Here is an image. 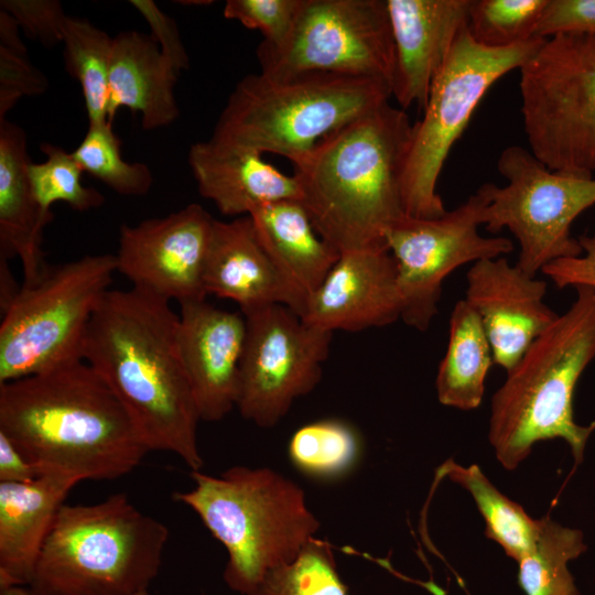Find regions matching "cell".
Here are the masks:
<instances>
[{
    "instance_id": "obj_23",
    "label": "cell",
    "mask_w": 595,
    "mask_h": 595,
    "mask_svg": "<svg viewBox=\"0 0 595 595\" xmlns=\"http://www.w3.org/2000/svg\"><path fill=\"white\" fill-rule=\"evenodd\" d=\"M30 162L24 130L0 120V257L19 258L25 286L34 284L48 266L42 249L43 230L54 218L33 195Z\"/></svg>"
},
{
    "instance_id": "obj_38",
    "label": "cell",
    "mask_w": 595,
    "mask_h": 595,
    "mask_svg": "<svg viewBox=\"0 0 595 595\" xmlns=\"http://www.w3.org/2000/svg\"><path fill=\"white\" fill-rule=\"evenodd\" d=\"M569 33L595 34V0H548L536 37Z\"/></svg>"
},
{
    "instance_id": "obj_33",
    "label": "cell",
    "mask_w": 595,
    "mask_h": 595,
    "mask_svg": "<svg viewBox=\"0 0 595 595\" xmlns=\"http://www.w3.org/2000/svg\"><path fill=\"white\" fill-rule=\"evenodd\" d=\"M40 149L46 159L41 163L31 161L28 176L33 195L43 209L51 210L57 202L78 212L104 204L105 196L100 192L82 183L84 171L72 153L51 143H42Z\"/></svg>"
},
{
    "instance_id": "obj_19",
    "label": "cell",
    "mask_w": 595,
    "mask_h": 595,
    "mask_svg": "<svg viewBox=\"0 0 595 595\" xmlns=\"http://www.w3.org/2000/svg\"><path fill=\"white\" fill-rule=\"evenodd\" d=\"M394 64L391 95L423 111L433 80L467 28L469 0H386Z\"/></svg>"
},
{
    "instance_id": "obj_10",
    "label": "cell",
    "mask_w": 595,
    "mask_h": 595,
    "mask_svg": "<svg viewBox=\"0 0 595 595\" xmlns=\"http://www.w3.org/2000/svg\"><path fill=\"white\" fill-rule=\"evenodd\" d=\"M530 152L552 171L595 175V34L543 39L519 67Z\"/></svg>"
},
{
    "instance_id": "obj_41",
    "label": "cell",
    "mask_w": 595,
    "mask_h": 595,
    "mask_svg": "<svg viewBox=\"0 0 595 595\" xmlns=\"http://www.w3.org/2000/svg\"><path fill=\"white\" fill-rule=\"evenodd\" d=\"M40 472L17 445L0 432V483H28Z\"/></svg>"
},
{
    "instance_id": "obj_26",
    "label": "cell",
    "mask_w": 595,
    "mask_h": 595,
    "mask_svg": "<svg viewBox=\"0 0 595 595\" xmlns=\"http://www.w3.org/2000/svg\"><path fill=\"white\" fill-rule=\"evenodd\" d=\"M493 364L491 346L477 313L465 300L458 301L450 317L448 343L435 379L440 403L463 411L478 408Z\"/></svg>"
},
{
    "instance_id": "obj_21",
    "label": "cell",
    "mask_w": 595,
    "mask_h": 595,
    "mask_svg": "<svg viewBox=\"0 0 595 595\" xmlns=\"http://www.w3.org/2000/svg\"><path fill=\"white\" fill-rule=\"evenodd\" d=\"M78 483L61 473L0 483V587L30 585L56 516Z\"/></svg>"
},
{
    "instance_id": "obj_2",
    "label": "cell",
    "mask_w": 595,
    "mask_h": 595,
    "mask_svg": "<svg viewBox=\"0 0 595 595\" xmlns=\"http://www.w3.org/2000/svg\"><path fill=\"white\" fill-rule=\"evenodd\" d=\"M0 432L43 473L110 480L150 452L112 390L83 359L0 385Z\"/></svg>"
},
{
    "instance_id": "obj_34",
    "label": "cell",
    "mask_w": 595,
    "mask_h": 595,
    "mask_svg": "<svg viewBox=\"0 0 595 595\" xmlns=\"http://www.w3.org/2000/svg\"><path fill=\"white\" fill-rule=\"evenodd\" d=\"M250 595H348L332 547L314 538L291 564L269 574Z\"/></svg>"
},
{
    "instance_id": "obj_5",
    "label": "cell",
    "mask_w": 595,
    "mask_h": 595,
    "mask_svg": "<svg viewBox=\"0 0 595 595\" xmlns=\"http://www.w3.org/2000/svg\"><path fill=\"white\" fill-rule=\"evenodd\" d=\"M194 487L173 498L191 508L228 553L224 582L250 595L291 564L315 538L320 521L304 490L269 467L232 466L218 476L191 470Z\"/></svg>"
},
{
    "instance_id": "obj_1",
    "label": "cell",
    "mask_w": 595,
    "mask_h": 595,
    "mask_svg": "<svg viewBox=\"0 0 595 595\" xmlns=\"http://www.w3.org/2000/svg\"><path fill=\"white\" fill-rule=\"evenodd\" d=\"M180 316L143 289L108 290L85 333L82 359L112 390L149 451L175 454L201 470V416L183 365Z\"/></svg>"
},
{
    "instance_id": "obj_6",
    "label": "cell",
    "mask_w": 595,
    "mask_h": 595,
    "mask_svg": "<svg viewBox=\"0 0 595 595\" xmlns=\"http://www.w3.org/2000/svg\"><path fill=\"white\" fill-rule=\"evenodd\" d=\"M169 529L123 493L60 509L30 587L42 595H134L158 575Z\"/></svg>"
},
{
    "instance_id": "obj_27",
    "label": "cell",
    "mask_w": 595,
    "mask_h": 595,
    "mask_svg": "<svg viewBox=\"0 0 595 595\" xmlns=\"http://www.w3.org/2000/svg\"><path fill=\"white\" fill-rule=\"evenodd\" d=\"M440 475L470 494L485 521L486 537L498 543L509 558L518 562L532 548L539 519L531 518L519 504L499 491L477 465L465 467L447 459L441 465Z\"/></svg>"
},
{
    "instance_id": "obj_12",
    "label": "cell",
    "mask_w": 595,
    "mask_h": 595,
    "mask_svg": "<svg viewBox=\"0 0 595 595\" xmlns=\"http://www.w3.org/2000/svg\"><path fill=\"white\" fill-rule=\"evenodd\" d=\"M260 73L277 79L337 74L391 87L394 54L386 0H302L286 39L261 41Z\"/></svg>"
},
{
    "instance_id": "obj_25",
    "label": "cell",
    "mask_w": 595,
    "mask_h": 595,
    "mask_svg": "<svg viewBox=\"0 0 595 595\" xmlns=\"http://www.w3.org/2000/svg\"><path fill=\"white\" fill-rule=\"evenodd\" d=\"M248 216L266 252L305 306L340 252L318 235L299 199L266 203Z\"/></svg>"
},
{
    "instance_id": "obj_31",
    "label": "cell",
    "mask_w": 595,
    "mask_h": 595,
    "mask_svg": "<svg viewBox=\"0 0 595 595\" xmlns=\"http://www.w3.org/2000/svg\"><path fill=\"white\" fill-rule=\"evenodd\" d=\"M121 143L112 130V122L89 123L88 130L72 152L83 171L128 196L149 192L153 176L142 162H127L121 155Z\"/></svg>"
},
{
    "instance_id": "obj_4",
    "label": "cell",
    "mask_w": 595,
    "mask_h": 595,
    "mask_svg": "<svg viewBox=\"0 0 595 595\" xmlns=\"http://www.w3.org/2000/svg\"><path fill=\"white\" fill-rule=\"evenodd\" d=\"M571 306L507 371L490 403L488 440L497 461L516 469L536 443L562 439L575 464L595 429L574 420L575 387L595 359V290L577 288Z\"/></svg>"
},
{
    "instance_id": "obj_43",
    "label": "cell",
    "mask_w": 595,
    "mask_h": 595,
    "mask_svg": "<svg viewBox=\"0 0 595 595\" xmlns=\"http://www.w3.org/2000/svg\"><path fill=\"white\" fill-rule=\"evenodd\" d=\"M0 595H42L30 586L0 587Z\"/></svg>"
},
{
    "instance_id": "obj_16",
    "label": "cell",
    "mask_w": 595,
    "mask_h": 595,
    "mask_svg": "<svg viewBox=\"0 0 595 595\" xmlns=\"http://www.w3.org/2000/svg\"><path fill=\"white\" fill-rule=\"evenodd\" d=\"M466 280L464 300L482 322L494 364L507 372L559 316L543 301L547 282L505 257L473 263Z\"/></svg>"
},
{
    "instance_id": "obj_20",
    "label": "cell",
    "mask_w": 595,
    "mask_h": 595,
    "mask_svg": "<svg viewBox=\"0 0 595 595\" xmlns=\"http://www.w3.org/2000/svg\"><path fill=\"white\" fill-rule=\"evenodd\" d=\"M207 294L235 301L244 315L282 304L300 316L303 301L260 244L249 216L215 219L204 269Z\"/></svg>"
},
{
    "instance_id": "obj_42",
    "label": "cell",
    "mask_w": 595,
    "mask_h": 595,
    "mask_svg": "<svg viewBox=\"0 0 595 595\" xmlns=\"http://www.w3.org/2000/svg\"><path fill=\"white\" fill-rule=\"evenodd\" d=\"M21 286H18L10 271L8 259L0 257V307L3 312L13 301Z\"/></svg>"
},
{
    "instance_id": "obj_9",
    "label": "cell",
    "mask_w": 595,
    "mask_h": 595,
    "mask_svg": "<svg viewBox=\"0 0 595 595\" xmlns=\"http://www.w3.org/2000/svg\"><path fill=\"white\" fill-rule=\"evenodd\" d=\"M542 40L490 48L476 43L467 28L459 34L432 83L422 118L412 126L401 176L407 216L434 218L446 213L436 187L451 149L488 89L510 71L519 69Z\"/></svg>"
},
{
    "instance_id": "obj_11",
    "label": "cell",
    "mask_w": 595,
    "mask_h": 595,
    "mask_svg": "<svg viewBox=\"0 0 595 595\" xmlns=\"http://www.w3.org/2000/svg\"><path fill=\"white\" fill-rule=\"evenodd\" d=\"M497 169L507 184L484 183L477 190L488 202L484 226L511 231L520 246L516 264L537 277L550 262L581 255L571 228L595 205V176L552 171L516 144L500 152Z\"/></svg>"
},
{
    "instance_id": "obj_13",
    "label": "cell",
    "mask_w": 595,
    "mask_h": 595,
    "mask_svg": "<svg viewBox=\"0 0 595 595\" xmlns=\"http://www.w3.org/2000/svg\"><path fill=\"white\" fill-rule=\"evenodd\" d=\"M487 203L477 191L440 217L404 215L386 231V244L397 266L400 318L407 325L420 332L429 328L437 314L443 282L458 267L513 250L506 237L479 234Z\"/></svg>"
},
{
    "instance_id": "obj_32",
    "label": "cell",
    "mask_w": 595,
    "mask_h": 595,
    "mask_svg": "<svg viewBox=\"0 0 595 595\" xmlns=\"http://www.w3.org/2000/svg\"><path fill=\"white\" fill-rule=\"evenodd\" d=\"M548 0H469L467 31L478 44L505 48L536 37Z\"/></svg>"
},
{
    "instance_id": "obj_30",
    "label": "cell",
    "mask_w": 595,
    "mask_h": 595,
    "mask_svg": "<svg viewBox=\"0 0 595 595\" xmlns=\"http://www.w3.org/2000/svg\"><path fill=\"white\" fill-rule=\"evenodd\" d=\"M361 441L347 422L324 419L298 429L288 446L293 465L303 474L332 479L347 474L358 462Z\"/></svg>"
},
{
    "instance_id": "obj_28",
    "label": "cell",
    "mask_w": 595,
    "mask_h": 595,
    "mask_svg": "<svg viewBox=\"0 0 595 595\" xmlns=\"http://www.w3.org/2000/svg\"><path fill=\"white\" fill-rule=\"evenodd\" d=\"M585 551L582 531L539 519L534 543L518 561L520 588L526 595H580L567 563Z\"/></svg>"
},
{
    "instance_id": "obj_7",
    "label": "cell",
    "mask_w": 595,
    "mask_h": 595,
    "mask_svg": "<svg viewBox=\"0 0 595 595\" xmlns=\"http://www.w3.org/2000/svg\"><path fill=\"white\" fill-rule=\"evenodd\" d=\"M391 96L390 85L380 79L322 73L277 79L249 74L236 84L209 140L281 155L294 166L333 132Z\"/></svg>"
},
{
    "instance_id": "obj_44",
    "label": "cell",
    "mask_w": 595,
    "mask_h": 595,
    "mask_svg": "<svg viewBox=\"0 0 595 595\" xmlns=\"http://www.w3.org/2000/svg\"><path fill=\"white\" fill-rule=\"evenodd\" d=\"M134 595H150V594L148 593V589H145V591H141L139 593H136Z\"/></svg>"
},
{
    "instance_id": "obj_22",
    "label": "cell",
    "mask_w": 595,
    "mask_h": 595,
    "mask_svg": "<svg viewBox=\"0 0 595 595\" xmlns=\"http://www.w3.org/2000/svg\"><path fill=\"white\" fill-rule=\"evenodd\" d=\"M262 155L207 140L192 144L187 158L198 193L221 214L241 217L266 203L301 198L294 174H284Z\"/></svg>"
},
{
    "instance_id": "obj_14",
    "label": "cell",
    "mask_w": 595,
    "mask_h": 595,
    "mask_svg": "<svg viewBox=\"0 0 595 595\" xmlns=\"http://www.w3.org/2000/svg\"><path fill=\"white\" fill-rule=\"evenodd\" d=\"M247 335L237 408L260 428L274 426L295 399L320 382L333 333L272 304L245 315Z\"/></svg>"
},
{
    "instance_id": "obj_36",
    "label": "cell",
    "mask_w": 595,
    "mask_h": 595,
    "mask_svg": "<svg viewBox=\"0 0 595 595\" xmlns=\"http://www.w3.org/2000/svg\"><path fill=\"white\" fill-rule=\"evenodd\" d=\"M302 0H228L223 10L226 19L262 33V42L281 44L289 35Z\"/></svg>"
},
{
    "instance_id": "obj_3",
    "label": "cell",
    "mask_w": 595,
    "mask_h": 595,
    "mask_svg": "<svg viewBox=\"0 0 595 595\" xmlns=\"http://www.w3.org/2000/svg\"><path fill=\"white\" fill-rule=\"evenodd\" d=\"M412 126L388 102L324 139L294 165L301 203L318 235L340 253L388 248L402 216L401 176Z\"/></svg>"
},
{
    "instance_id": "obj_15",
    "label": "cell",
    "mask_w": 595,
    "mask_h": 595,
    "mask_svg": "<svg viewBox=\"0 0 595 595\" xmlns=\"http://www.w3.org/2000/svg\"><path fill=\"white\" fill-rule=\"evenodd\" d=\"M215 218L199 204L136 226L122 225L117 272L132 286L178 304L203 301L204 269Z\"/></svg>"
},
{
    "instance_id": "obj_35",
    "label": "cell",
    "mask_w": 595,
    "mask_h": 595,
    "mask_svg": "<svg viewBox=\"0 0 595 595\" xmlns=\"http://www.w3.org/2000/svg\"><path fill=\"white\" fill-rule=\"evenodd\" d=\"M20 26L0 11V120L23 96L43 94L48 85L44 74L30 61L19 34Z\"/></svg>"
},
{
    "instance_id": "obj_29",
    "label": "cell",
    "mask_w": 595,
    "mask_h": 595,
    "mask_svg": "<svg viewBox=\"0 0 595 595\" xmlns=\"http://www.w3.org/2000/svg\"><path fill=\"white\" fill-rule=\"evenodd\" d=\"M112 40L86 20L68 15L65 20L62 40L65 68L80 86L89 123L110 121L109 71Z\"/></svg>"
},
{
    "instance_id": "obj_8",
    "label": "cell",
    "mask_w": 595,
    "mask_h": 595,
    "mask_svg": "<svg viewBox=\"0 0 595 595\" xmlns=\"http://www.w3.org/2000/svg\"><path fill=\"white\" fill-rule=\"evenodd\" d=\"M117 272L116 256L47 266L2 312L0 385L82 359L88 323Z\"/></svg>"
},
{
    "instance_id": "obj_39",
    "label": "cell",
    "mask_w": 595,
    "mask_h": 595,
    "mask_svg": "<svg viewBox=\"0 0 595 595\" xmlns=\"http://www.w3.org/2000/svg\"><path fill=\"white\" fill-rule=\"evenodd\" d=\"M582 253L550 262L542 273L551 279L558 289L572 286L595 290V229L591 235L577 238Z\"/></svg>"
},
{
    "instance_id": "obj_18",
    "label": "cell",
    "mask_w": 595,
    "mask_h": 595,
    "mask_svg": "<svg viewBox=\"0 0 595 595\" xmlns=\"http://www.w3.org/2000/svg\"><path fill=\"white\" fill-rule=\"evenodd\" d=\"M301 317L329 331L359 332L401 317L396 261L388 248L342 252Z\"/></svg>"
},
{
    "instance_id": "obj_40",
    "label": "cell",
    "mask_w": 595,
    "mask_h": 595,
    "mask_svg": "<svg viewBox=\"0 0 595 595\" xmlns=\"http://www.w3.org/2000/svg\"><path fill=\"white\" fill-rule=\"evenodd\" d=\"M141 15L148 21L152 37L159 44L161 51L170 58L181 73L190 67V60L182 44L175 22L164 14L151 0H131Z\"/></svg>"
},
{
    "instance_id": "obj_17",
    "label": "cell",
    "mask_w": 595,
    "mask_h": 595,
    "mask_svg": "<svg viewBox=\"0 0 595 595\" xmlns=\"http://www.w3.org/2000/svg\"><path fill=\"white\" fill-rule=\"evenodd\" d=\"M180 306L181 355L201 420L220 421L237 407L246 317L205 300Z\"/></svg>"
},
{
    "instance_id": "obj_37",
    "label": "cell",
    "mask_w": 595,
    "mask_h": 595,
    "mask_svg": "<svg viewBox=\"0 0 595 595\" xmlns=\"http://www.w3.org/2000/svg\"><path fill=\"white\" fill-rule=\"evenodd\" d=\"M1 10L9 13L25 32L44 46L62 43L67 15L56 0H2Z\"/></svg>"
},
{
    "instance_id": "obj_24",
    "label": "cell",
    "mask_w": 595,
    "mask_h": 595,
    "mask_svg": "<svg viewBox=\"0 0 595 595\" xmlns=\"http://www.w3.org/2000/svg\"><path fill=\"white\" fill-rule=\"evenodd\" d=\"M180 72L156 41L138 31L112 40L109 71V120L121 107L141 115L142 128L171 125L180 115L174 87Z\"/></svg>"
}]
</instances>
